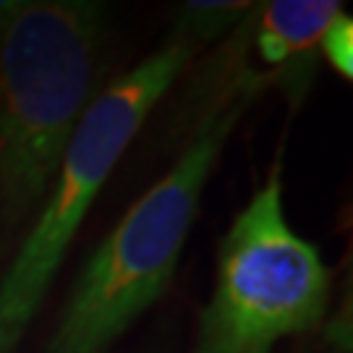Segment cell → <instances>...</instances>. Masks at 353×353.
I'll use <instances>...</instances> for the list:
<instances>
[{
  "mask_svg": "<svg viewBox=\"0 0 353 353\" xmlns=\"http://www.w3.org/2000/svg\"><path fill=\"white\" fill-rule=\"evenodd\" d=\"M270 81L267 71H239L210 102L176 165L128 207L89 259L45 353H108L168 290L214 165Z\"/></svg>",
  "mask_w": 353,
  "mask_h": 353,
  "instance_id": "1",
  "label": "cell"
},
{
  "mask_svg": "<svg viewBox=\"0 0 353 353\" xmlns=\"http://www.w3.org/2000/svg\"><path fill=\"white\" fill-rule=\"evenodd\" d=\"M105 8L89 0H0V230L48 196L92 105Z\"/></svg>",
  "mask_w": 353,
  "mask_h": 353,
  "instance_id": "2",
  "label": "cell"
},
{
  "mask_svg": "<svg viewBox=\"0 0 353 353\" xmlns=\"http://www.w3.org/2000/svg\"><path fill=\"white\" fill-rule=\"evenodd\" d=\"M199 50L194 42L168 37L92 100L26 239L0 275V353L19 351L108 176Z\"/></svg>",
  "mask_w": 353,
  "mask_h": 353,
  "instance_id": "3",
  "label": "cell"
},
{
  "mask_svg": "<svg viewBox=\"0 0 353 353\" xmlns=\"http://www.w3.org/2000/svg\"><path fill=\"white\" fill-rule=\"evenodd\" d=\"M254 3H183L176 13L170 37H181L186 42H194L196 48H204L210 39L220 37L223 32L239 26L246 13L252 11Z\"/></svg>",
  "mask_w": 353,
  "mask_h": 353,
  "instance_id": "6",
  "label": "cell"
},
{
  "mask_svg": "<svg viewBox=\"0 0 353 353\" xmlns=\"http://www.w3.org/2000/svg\"><path fill=\"white\" fill-rule=\"evenodd\" d=\"M319 52L327 58L332 68L343 74L345 79H351L353 71V24L351 19L341 13L332 24L327 26L325 37L319 42Z\"/></svg>",
  "mask_w": 353,
  "mask_h": 353,
  "instance_id": "7",
  "label": "cell"
},
{
  "mask_svg": "<svg viewBox=\"0 0 353 353\" xmlns=\"http://www.w3.org/2000/svg\"><path fill=\"white\" fill-rule=\"evenodd\" d=\"M343 13L335 0H272L252 6L246 24L259 58L270 65L267 74L303 94L312 79L319 42L327 26Z\"/></svg>",
  "mask_w": 353,
  "mask_h": 353,
  "instance_id": "5",
  "label": "cell"
},
{
  "mask_svg": "<svg viewBox=\"0 0 353 353\" xmlns=\"http://www.w3.org/2000/svg\"><path fill=\"white\" fill-rule=\"evenodd\" d=\"M327 301L330 270L285 220L275 160L220 241L217 278L191 353H272L283 338L314 330Z\"/></svg>",
  "mask_w": 353,
  "mask_h": 353,
  "instance_id": "4",
  "label": "cell"
}]
</instances>
